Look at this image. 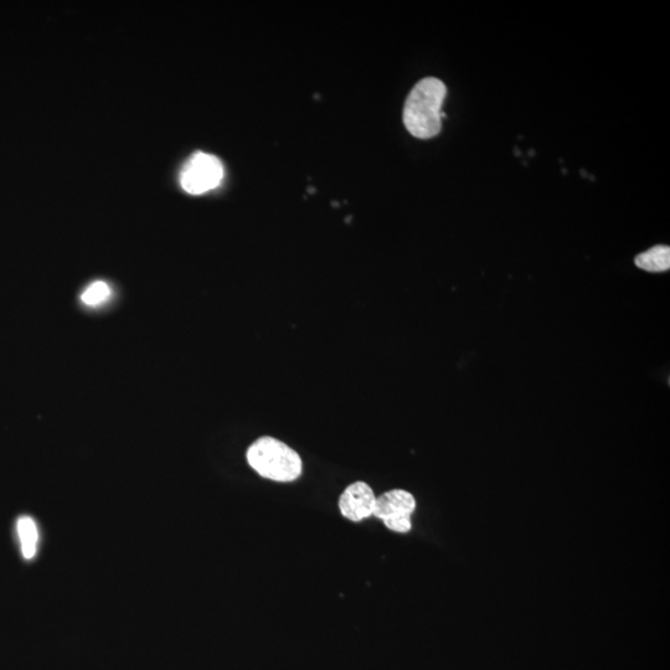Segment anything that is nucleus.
<instances>
[{
    "instance_id": "nucleus-1",
    "label": "nucleus",
    "mask_w": 670,
    "mask_h": 670,
    "mask_svg": "<svg viewBox=\"0 0 670 670\" xmlns=\"http://www.w3.org/2000/svg\"><path fill=\"white\" fill-rule=\"evenodd\" d=\"M447 95L446 85L435 77L417 82L404 107V123L412 136L430 139L441 132L442 105Z\"/></svg>"
},
{
    "instance_id": "nucleus-2",
    "label": "nucleus",
    "mask_w": 670,
    "mask_h": 670,
    "mask_svg": "<svg viewBox=\"0 0 670 670\" xmlns=\"http://www.w3.org/2000/svg\"><path fill=\"white\" fill-rule=\"evenodd\" d=\"M247 462L261 477L287 483L302 474L300 455L277 438L265 436L252 443L246 453Z\"/></svg>"
},
{
    "instance_id": "nucleus-3",
    "label": "nucleus",
    "mask_w": 670,
    "mask_h": 670,
    "mask_svg": "<svg viewBox=\"0 0 670 670\" xmlns=\"http://www.w3.org/2000/svg\"><path fill=\"white\" fill-rule=\"evenodd\" d=\"M224 179L223 163L211 154L198 152L180 172V185L188 194L201 195L218 188Z\"/></svg>"
},
{
    "instance_id": "nucleus-4",
    "label": "nucleus",
    "mask_w": 670,
    "mask_h": 670,
    "mask_svg": "<svg viewBox=\"0 0 670 670\" xmlns=\"http://www.w3.org/2000/svg\"><path fill=\"white\" fill-rule=\"evenodd\" d=\"M415 509L416 501L411 493L404 489H394L376 497L373 515L383 520L386 528L405 534L412 528L411 515Z\"/></svg>"
},
{
    "instance_id": "nucleus-5",
    "label": "nucleus",
    "mask_w": 670,
    "mask_h": 670,
    "mask_svg": "<svg viewBox=\"0 0 670 670\" xmlns=\"http://www.w3.org/2000/svg\"><path fill=\"white\" fill-rule=\"evenodd\" d=\"M376 497L365 482L350 484L339 499V509L344 518L359 523L374 514Z\"/></svg>"
},
{
    "instance_id": "nucleus-6",
    "label": "nucleus",
    "mask_w": 670,
    "mask_h": 670,
    "mask_svg": "<svg viewBox=\"0 0 670 670\" xmlns=\"http://www.w3.org/2000/svg\"><path fill=\"white\" fill-rule=\"evenodd\" d=\"M635 264L638 268L647 272H666L670 268V247L666 245L654 246L638 255Z\"/></svg>"
},
{
    "instance_id": "nucleus-7",
    "label": "nucleus",
    "mask_w": 670,
    "mask_h": 670,
    "mask_svg": "<svg viewBox=\"0 0 670 670\" xmlns=\"http://www.w3.org/2000/svg\"><path fill=\"white\" fill-rule=\"evenodd\" d=\"M18 535L24 558L33 559L38 549L39 532L32 518L22 517L18 520Z\"/></svg>"
},
{
    "instance_id": "nucleus-8",
    "label": "nucleus",
    "mask_w": 670,
    "mask_h": 670,
    "mask_svg": "<svg viewBox=\"0 0 670 670\" xmlns=\"http://www.w3.org/2000/svg\"><path fill=\"white\" fill-rule=\"evenodd\" d=\"M110 296L111 290L107 283L97 281L86 288V291L82 293L81 300L86 306L97 307L101 306L102 303L107 302Z\"/></svg>"
}]
</instances>
